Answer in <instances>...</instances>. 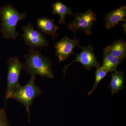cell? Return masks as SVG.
<instances>
[{"label": "cell", "mask_w": 126, "mask_h": 126, "mask_svg": "<svg viewBox=\"0 0 126 126\" xmlns=\"http://www.w3.org/2000/svg\"><path fill=\"white\" fill-rule=\"evenodd\" d=\"M25 62L23 69L31 76L39 75L48 78L54 77L52 70V61L50 59L41 54L38 49L31 48L24 56Z\"/></svg>", "instance_id": "6da1fadb"}, {"label": "cell", "mask_w": 126, "mask_h": 126, "mask_svg": "<svg viewBox=\"0 0 126 126\" xmlns=\"http://www.w3.org/2000/svg\"><path fill=\"white\" fill-rule=\"evenodd\" d=\"M81 51L76 54V59L72 63L65 65L63 69L64 74L69 66L75 62H79L83 65L84 67L88 70H91L93 67L98 68L101 64L97 59L92 46L90 45L81 47Z\"/></svg>", "instance_id": "52a82bcc"}, {"label": "cell", "mask_w": 126, "mask_h": 126, "mask_svg": "<svg viewBox=\"0 0 126 126\" xmlns=\"http://www.w3.org/2000/svg\"><path fill=\"white\" fill-rule=\"evenodd\" d=\"M125 75L122 71L116 70L112 73L111 81L108 87L111 89L112 94L119 93L124 88Z\"/></svg>", "instance_id": "7c38bea8"}, {"label": "cell", "mask_w": 126, "mask_h": 126, "mask_svg": "<svg viewBox=\"0 0 126 126\" xmlns=\"http://www.w3.org/2000/svg\"><path fill=\"white\" fill-rule=\"evenodd\" d=\"M95 12L89 9L82 13H76L74 19L68 23L67 27L71 31L76 33L79 30L84 32L85 34L90 36L92 34V28L96 19Z\"/></svg>", "instance_id": "277c9868"}, {"label": "cell", "mask_w": 126, "mask_h": 126, "mask_svg": "<svg viewBox=\"0 0 126 126\" xmlns=\"http://www.w3.org/2000/svg\"><path fill=\"white\" fill-rule=\"evenodd\" d=\"M8 63L7 88L6 91L5 101L6 104L9 97L15 89L19 86L20 75L23 69V63L19 58L13 56L7 61Z\"/></svg>", "instance_id": "5b68a950"}, {"label": "cell", "mask_w": 126, "mask_h": 126, "mask_svg": "<svg viewBox=\"0 0 126 126\" xmlns=\"http://www.w3.org/2000/svg\"><path fill=\"white\" fill-rule=\"evenodd\" d=\"M117 58L124 60L126 57V43L123 39L116 41L104 49Z\"/></svg>", "instance_id": "8fae6325"}, {"label": "cell", "mask_w": 126, "mask_h": 126, "mask_svg": "<svg viewBox=\"0 0 126 126\" xmlns=\"http://www.w3.org/2000/svg\"><path fill=\"white\" fill-rule=\"evenodd\" d=\"M36 25L43 33L51 35L53 39L57 37L56 33L59 27L55 24L53 19L40 17L37 19Z\"/></svg>", "instance_id": "30bf717a"}, {"label": "cell", "mask_w": 126, "mask_h": 126, "mask_svg": "<svg viewBox=\"0 0 126 126\" xmlns=\"http://www.w3.org/2000/svg\"><path fill=\"white\" fill-rule=\"evenodd\" d=\"M35 76H31L28 83L24 86L17 87L12 93L9 98H13L24 106L30 120V108L35 98L40 96L42 91L35 83Z\"/></svg>", "instance_id": "3957f363"}, {"label": "cell", "mask_w": 126, "mask_h": 126, "mask_svg": "<svg viewBox=\"0 0 126 126\" xmlns=\"http://www.w3.org/2000/svg\"><path fill=\"white\" fill-rule=\"evenodd\" d=\"M26 13H20L10 4L0 7V31L6 39H15L19 34L16 31L18 22L26 18Z\"/></svg>", "instance_id": "7a4b0ae2"}, {"label": "cell", "mask_w": 126, "mask_h": 126, "mask_svg": "<svg viewBox=\"0 0 126 126\" xmlns=\"http://www.w3.org/2000/svg\"><path fill=\"white\" fill-rule=\"evenodd\" d=\"M52 12L60 16L59 22L61 24H65V17L67 15H73L72 10L64 4L61 1L58 0L52 4Z\"/></svg>", "instance_id": "5bb4252c"}, {"label": "cell", "mask_w": 126, "mask_h": 126, "mask_svg": "<svg viewBox=\"0 0 126 126\" xmlns=\"http://www.w3.org/2000/svg\"><path fill=\"white\" fill-rule=\"evenodd\" d=\"M22 30L24 41L31 48H41L48 46V41L41 32L34 29L33 26L30 23L23 26Z\"/></svg>", "instance_id": "8992f818"}, {"label": "cell", "mask_w": 126, "mask_h": 126, "mask_svg": "<svg viewBox=\"0 0 126 126\" xmlns=\"http://www.w3.org/2000/svg\"><path fill=\"white\" fill-rule=\"evenodd\" d=\"M55 49V54L58 58L59 62L66 60L70 54L74 53L73 50L75 47L81 48L79 45V40L71 39L65 36L54 44Z\"/></svg>", "instance_id": "ba28073f"}, {"label": "cell", "mask_w": 126, "mask_h": 126, "mask_svg": "<svg viewBox=\"0 0 126 126\" xmlns=\"http://www.w3.org/2000/svg\"><path fill=\"white\" fill-rule=\"evenodd\" d=\"M0 126H11L9 123L6 111L0 108Z\"/></svg>", "instance_id": "2e32d148"}, {"label": "cell", "mask_w": 126, "mask_h": 126, "mask_svg": "<svg viewBox=\"0 0 126 126\" xmlns=\"http://www.w3.org/2000/svg\"><path fill=\"white\" fill-rule=\"evenodd\" d=\"M126 6L125 5L109 12L104 18L106 29H111L117 25L119 21H124L126 23Z\"/></svg>", "instance_id": "9c48e42d"}, {"label": "cell", "mask_w": 126, "mask_h": 126, "mask_svg": "<svg viewBox=\"0 0 126 126\" xmlns=\"http://www.w3.org/2000/svg\"><path fill=\"white\" fill-rule=\"evenodd\" d=\"M103 62L101 67L108 73H113L116 71L117 68L123 61L112 56L108 52L104 50Z\"/></svg>", "instance_id": "4fadbf2b"}, {"label": "cell", "mask_w": 126, "mask_h": 126, "mask_svg": "<svg viewBox=\"0 0 126 126\" xmlns=\"http://www.w3.org/2000/svg\"><path fill=\"white\" fill-rule=\"evenodd\" d=\"M108 73V72L102 68L101 67L97 68L95 72V80L94 85L92 90L88 93V95L89 96L91 95L94 91L96 89L99 83L107 76Z\"/></svg>", "instance_id": "9a60e30c"}]
</instances>
